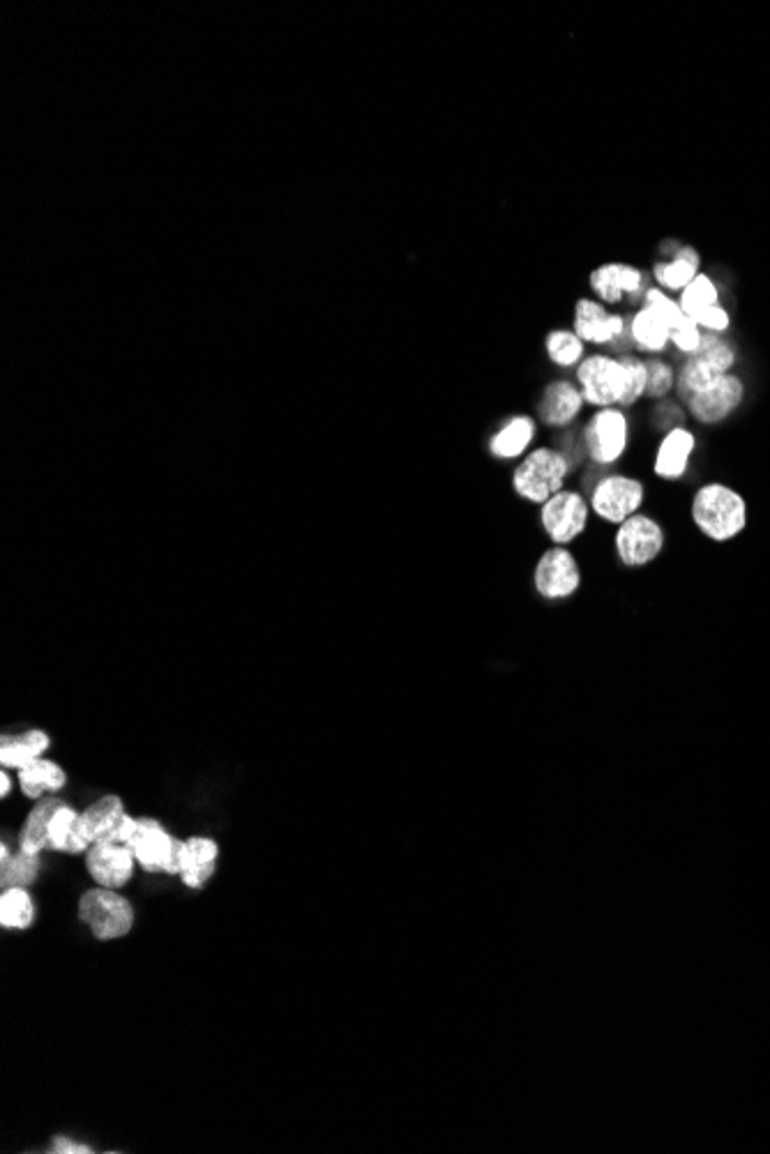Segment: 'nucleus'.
Listing matches in <instances>:
<instances>
[{
	"instance_id": "nucleus-2",
	"label": "nucleus",
	"mask_w": 770,
	"mask_h": 1154,
	"mask_svg": "<svg viewBox=\"0 0 770 1154\" xmlns=\"http://www.w3.org/2000/svg\"><path fill=\"white\" fill-rule=\"evenodd\" d=\"M572 470L575 466L559 447H533L512 470V491L530 505H545L565 489Z\"/></svg>"
},
{
	"instance_id": "nucleus-30",
	"label": "nucleus",
	"mask_w": 770,
	"mask_h": 1154,
	"mask_svg": "<svg viewBox=\"0 0 770 1154\" xmlns=\"http://www.w3.org/2000/svg\"><path fill=\"white\" fill-rule=\"evenodd\" d=\"M718 376L713 369H710V365L704 360L701 355H689L687 360L683 363L679 376H676V388H679V396L685 402L689 400V396H695L699 392H704L706 388L713 385L718 381Z\"/></svg>"
},
{
	"instance_id": "nucleus-18",
	"label": "nucleus",
	"mask_w": 770,
	"mask_h": 1154,
	"mask_svg": "<svg viewBox=\"0 0 770 1154\" xmlns=\"http://www.w3.org/2000/svg\"><path fill=\"white\" fill-rule=\"evenodd\" d=\"M538 438V420L530 415H512L489 438V454L493 459L512 462L524 459Z\"/></svg>"
},
{
	"instance_id": "nucleus-15",
	"label": "nucleus",
	"mask_w": 770,
	"mask_h": 1154,
	"mask_svg": "<svg viewBox=\"0 0 770 1154\" xmlns=\"http://www.w3.org/2000/svg\"><path fill=\"white\" fill-rule=\"evenodd\" d=\"M584 396L575 381H551L538 402V420L549 429H570L584 413Z\"/></svg>"
},
{
	"instance_id": "nucleus-6",
	"label": "nucleus",
	"mask_w": 770,
	"mask_h": 1154,
	"mask_svg": "<svg viewBox=\"0 0 770 1154\" xmlns=\"http://www.w3.org/2000/svg\"><path fill=\"white\" fill-rule=\"evenodd\" d=\"M667 547L664 526L650 514H635L614 528V553L623 567L641 569L653 565Z\"/></svg>"
},
{
	"instance_id": "nucleus-10",
	"label": "nucleus",
	"mask_w": 770,
	"mask_h": 1154,
	"mask_svg": "<svg viewBox=\"0 0 770 1154\" xmlns=\"http://www.w3.org/2000/svg\"><path fill=\"white\" fill-rule=\"evenodd\" d=\"M78 918L88 924L95 938L113 941L127 936L134 924V910L121 894L100 887L84 894L82 904H78Z\"/></svg>"
},
{
	"instance_id": "nucleus-7",
	"label": "nucleus",
	"mask_w": 770,
	"mask_h": 1154,
	"mask_svg": "<svg viewBox=\"0 0 770 1154\" xmlns=\"http://www.w3.org/2000/svg\"><path fill=\"white\" fill-rule=\"evenodd\" d=\"M630 318L632 314H614L594 297H579L575 303V330L586 346H611L619 355L630 353Z\"/></svg>"
},
{
	"instance_id": "nucleus-9",
	"label": "nucleus",
	"mask_w": 770,
	"mask_h": 1154,
	"mask_svg": "<svg viewBox=\"0 0 770 1154\" xmlns=\"http://www.w3.org/2000/svg\"><path fill=\"white\" fill-rule=\"evenodd\" d=\"M584 574L570 547H549L533 567V588L547 602H565L582 590Z\"/></svg>"
},
{
	"instance_id": "nucleus-32",
	"label": "nucleus",
	"mask_w": 770,
	"mask_h": 1154,
	"mask_svg": "<svg viewBox=\"0 0 770 1154\" xmlns=\"http://www.w3.org/2000/svg\"><path fill=\"white\" fill-rule=\"evenodd\" d=\"M619 360L623 363V367L627 371V392H625L619 408L627 410L635 404H639L646 396L648 369H646V360H641V357H637L635 353H623V355H619Z\"/></svg>"
},
{
	"instance_id": "nucleus-11",
	"label": "nucleus",
	"mask_w": 770,
	"mask_h": 1154,
	"mask_svg": "<svg viewBox=\"0 0 770 1154\" xmlns=\"http://www.w3.org/2000/svg\"><path fill=\"white\" fill-rule=\"evenodd\" d=\"M183 844L185 842L171 837V834L155 819H139L132 839L127 842V848L132 850L134 860L139 862L146 871L181 875Z\"/></svg>"
},
{
	"instance_id": "nucleus-27",
	"label": "nucleus",
	"mask_w": 770,
	"mask_h": 1154,
	"mask_svg": "<svg viewBox=\"0 0 770 1154\" xmlns=\"http://www.w3.org/2000/svg\"><path fill=\"white\" fill-rule=\"evenodd\" d=\"M37 869H39L37 855L26 852V850H19L12 855L8 846H0V885H3V889L30 885L35 881Z\"/></svg>"
},
{
	"instance_id": "nucleus-17",
	"label": "nucleus",
	"mask_w": 770,
	"mask_h": 1154,
	"mask_svg": "<svg viewBox=\"0 0 770 1154\" xmlns=\"http://www.w3.org/2000/svg\"><path fill=\"white\" fill-rule=\"evenodd\" d=\"M134 855L125 844L100 842L93 844L86 855V867L93 879L102 887L118 889L130 883L134 871Z\"/></svg>"
},
{
	"instance_id": "nucleus-3",
	"label": "nucleus",
	"mask_w": 770,
	"mask_h": 1154,
	"mask_svg": "<svg viewBox=\"0 0 770 1154\" xmlns=\"http://www.w3.org/2000/svg\"><path fill=\"white\" fill-rule=\"evenodd\" d=\"M632 438L630 417L623 408H598L582 427V443L596 468L616 466L627 454Z\"/></svg>"
},
{
	"instance_id": "nucleus-23",
	"label": "nucleus",
	"mask_w": 770,
	"mask_h": 1154,
	"mask_svg": "<svg viewBox=\"0 0 770 1154\" xmlns=\"http://www.w3.org/2000/svg\"><path fill=\"white\" fill-rule=\"evenodd\" d=\"M65 782L68 777L63 768L47 759H37L28 768L19 770V788H22V793L30 800H42L45 795L58 793L65 788Z\"/></svg>"
},
{
	"instance_id": "nucleus-33",
	"label": "nucleus",
	"mask_w": 770,
	"mask_h": 1154,
	"mask_svg": "<svg viewBox=\"0 0 770 1154\" xmlns=\"http://www.w3.org/2000/svg\"><path fill=\"white\" fill-rule=\"evenodd\" d=\"M648 369V383H646V396L653 402H662L669 396V392L676 388V371L662 357H648L646 360Z\"/></svg>"
},
{
	"instance_id": "nucleus-14",
	"label": "nucleus",
	"mask_w": 770,
	"mask_h": 1154,
	"mask_svg": "<svg viewBox=\"0 0 770 1154\" xmlns=\"http://www.w3.org/2000/svg\"><path fill=\"white\" fill-rule=\"evenodd\" d=\"M588 286L607 307L621 305L627 297L630 305H641L646 295V274L632 263L611 261L598 266L588 274Z\"/></svg>"
},
{
	"instance_id": "nucleus-31",
	"label": "nucleus",
	"mask_w": 770,
	"mask_h": 1154,
	"mask_svg": "<svg viewBox=\"0 0 770 1154\" xmlns=\"http://www.w3.org/2000/svg\"><path fill=\"white\" fill-rule=\"evenodd\" d=\"M704 360L710 365V369H713L716 373H732L734 367H736V348L729 344L726 340H722V334H713V332H704L701 336V346H699V353Z\"/></svg>"
},
{
	"instance_id": "nucleus-13",
	"label": "nucleus",
	"mask_w": 770,
	"mask_h": 1154,
	"mask_svg": "<svg viewBox=\"0 0 770 1154\" xmlns=\"http://www.w3.org/2000/svg\"><path fill=\"white\" fill-rule=\"evenodd\" d=\"M745 402L743 378L732 373L718 376V381L704 392L685 400V408L695 422L704 427H716L726 422Z\"/></svg>"
},
{
	"instance_id": "nucleus-12",
	"label": "nucleus",
	"mask_w": 770,
	"mask_h": 1154,
	"mask_svg": "<svg viewBox=\"0 0 770 1154\" xmlns=\"http://www.w3.org/2000/svg\"><path fill=\"white\" fill-rule=\"evenodd\" d=\"M139 819H132L118 795H105L78 815V832L93 846L100 842L125 844L132 839Z\"/></svg>"
},
{
	"instance_id": "nucleus-29",
	"label": "nucleus",
	"mask_w": 770,
	"mask_h": 1154,
	"mask_svg": "<svg viewBox=\"0 0 770 1154\" xmlns=\"http://www.w3.org/2000/svg\"><path fill=\"white\" fill-rule=\"evenodd\" d=\"M35 920V906L26 887H8L0 897V924L5 929H28Z\"/></svg>"
},
{
	"instance_id": "nucleus-5",
	"label": "nucleus",
	"mask_w": 770,
	"mask_h": 1154,
	"mask_svg": "<svg viewBox=\"0 0 770 1154\" xmlns=\"http://www.w3.org/2000/svg\"><path fill=\"white\" fill-rule=\"evenodd\" d=\"M575 383L588 406L611 408L621 406L627 392V371L616 355L590 353L575 371Z\"/></svg>"
},
{
	"instance_id": "nucleus-24",
	"label": "nucleus",
	"mask_w": 770,
	"mask_h": 1154,
	"mask_svg": "<svg viewBox=\"0 0 770 1154\" xmlns=\"http://www.w3.org/2000/svg\"><path fill=\"white\" fill-rule=\"evenodd\" d=\"M78 813L74 807L61 800L49 823V848L61 852H86L90 844L78 832Z\"/></svg>"
},
{
	"instance_id": "nucleus-37",
	"label": "nucleus",
	"mask_w": 770,
	"mask_h": 1154,
	"mask_svg": "<svg viewBox=\"0 0 770 1154\" xmlns=\"http://www.w3.org/2000/svg\"><path fill=\"white\" fill-rule=\"evenodd\" d=\"M51 1152H56V1154H88L93 1150L88 1145L74 1143L70 1139H56L53 1145H51Z\"/></svg>"
},
{
	"instance_id": "nucleus-38",
	"label": "nucleus",
	"mask_w": 770,
	"mask_h": 1154,
	"mask_svg": "<svg viewBox=\"0 0 770 1154\" xmlns=\"http://www.w3.org/2000/svg\"><path fill=\"white\" fill-rule=\"evenodd\" d=\"M10 788H12V779H10V774L3 770L0 772V798H8Z\"/></svg>"
},
{
	"instance_id": "nucleus-34",
	"label": "nucleus",
	"mask_w": 770,
	"mask_h": 1154,
	"mask_svg": "<svg viewBox=\"0 0 770 1154\" xmlns=\"http://www.w3.org/2000/svg\"><path fill=\"white\" fill-rule=\"evenodd\" d=\"M641 307L650 309L653 314H658L662 321L669 326V330L674 332L683 321H685V314L679 305V300H674V297H669L667 291H662L660 286H648L646 288V295H644V303Z\"/></svg>"
},
{
	"instance_id": "nucleus-4",
	"label": "nucleus",
	"mask_w": 770,
	"mask_h": 1154,
	"mask_svg": "<svg viewBox=\"0 0 770 1154\" xmlns=\"http://www.w3.org/2000/svg\"><path fill=\"white\" fill-rule=\"evenodd\" d=\"M646 493L648 489L639 477L625 472H609L590 487L588 505L596 519H600L604 526L616 528L627 521L630 516L641 512V507L646 505Z\"/></svg>"
},
{
	"instance_id": "nucleus-36",
	"label": "nucleus",
	"mask_w": 770,
	"mask_h": 1154,
	"mask_svg": "<svg viewBox=\"0 0 770 1154\" xmlns=\"http://www.w3.org/2000/svg\"><path fill=\"white\" fill-rule=\"evenodd\" d=\"M695 323L704 330V332H713V334H724L729 328H732V316H729V311L722 307V305H716L706 309L701 316L695 318Z\"/></svg>"
},
{
	"instance_id": "nucleus-19",
	"label": "nucleus",
	"mask_w": 770,
	"mask_h": 1154,
	"mask_svg": "<svg viewBox=\"0 0 770 1154\" xmlns=\"http://www.w3.org/2000/svg\"><path fill=\"white\" fill-rule=\"evenodd\" d=\"M701 268V256L695 247L683 245L679 254L669 261L653 263V280L662 291L681 293L685 286L693 284Z\"/></svg>"
},
{
	"instance_id": "nucleus-1",
	"label": "nucleus",
	"mask_w": 770,
	"mask_h": 1154,
	"mask_svg": "<svg viewBox=\"0 0 770 1154\" xmlns=\"http://www.w3.org/2000/svg\"><path fill=\"white\" fill-rule=\"evenodd\" d=\"M689 519L706 540L729 544L745 532L749 510L738 489L724 482H706L689 501Z\"/></svg>"
},
{
	"instance_id": "nucleus-28",
	"label": "nucleus",
	"mask_w": 770,
	"mask_h": 1154,
	"mask_svg": "<svg viewBox=\"0 0 770 1154\" xmlns=\"http://www.w3.org/2000/svg\"><path fill=\"white\" fill-rule=\"evenodd\" d=\"M679 305L683 309V314L687 318H695L701 316L706 309L720 305V291H718V284L710 280L708 274L699 272L693 284L685 286L681 293H679Z\"/></svg>"
},
{
	"instance_id": "nucleus-20",
	"label": "nucleus",
	"mask_w": 770,
	"mask_h": 1154,
	"mask_svg": "<svg viewBox=\"0 0 770 1154\" xmlns=\"http://www.w3.org/2000/svg\"><path fill=\"white\" fill-rule=\"evenodd\" d=\"M49 747H51V738L45 731H39V728L26 731L22 735H14V738L5 735V738L0 740V765H3L5 770H10V768L24 770L30 763H35L37 759H42V753Z\"/></svg>"
},
{
	"instance_id": "nucleus-25",
	"label": "nucleus",
	"mask_w": 770,
	"mask_h": 1154,
	"mask_svg": "<svg viewBox=\"0 0 770 1154\" xmlns=\"http://www.w3.org/2000/svg\"><path fill=\"white\" fill-rule=\"evenodd\" d=\"M58 805H61L58 798H47V800H39L30 809L26 825L22 830V839H19V848L33 852V855H39L49 848V823Z\"/></svg>"
},
{
	"instance_id": "nucleus-35",
	"label": "nucleus",
	"mask_w": 770,
	"mask_h": 1154,
	"mask_svg": "<svg viewBox=\"0 0 770 1154\" xmlns=\"http://www.w3.org/2000/svg\"><path fill=\"white\" fill-rule=\"evenodd\" d=\"M701 336H704V330L693 321V318H685V321L674 332H671V344H674L676 351L683 355H697L701 346Z\"/></svg>"
},
{
	"instance_id": "nucleus-21",
	"label": "nucleus",
	"mask_w": 770,
	"mask_h": 1154,
	"mask_svg": "<svg viewBox=\"0 0 770 1154\" xmlns=\"http://www.w3.org/2000/svg\"><path fill=\"white\" fill-rule=\"evenodd\" d=\"M220 848L208 837H192L183 844V869L181 879L187 887L199 889L215 873V862Z\"/></svg>"
},
{
	"instance_id": "nucleus-8",
	"label": "nucleus",
	"mask_w": 770,
	"mask_h": 1154,
	"mask_svg": "<svg viewBox=\"0 0 770 1154\" xmlns=\"http://www.w3.org/2000/svg\"><path fill=\"white\" fill-rule=\"evenodd\" d=\"M588 499L577 489H563L540 505V526L554 547H572L590 526Z\"/></svg>"
},
{
	"instance_id": "nucleus-16",
	"label": "nucleus",
	"mask_w": 770,
	"mask_h": 1154,
	"mask_svg": "<svg viewBox=\"0 0 770 1154\" xmlns=\"http://www.w3.org/2000/svg\"><path fill=\"white\" fill-rule=\"evenodd\" d=\"M697 452V435L687 427L679 425L669 429L653 454V475L662 482H679L687 475L689 462Z\"/></svg>"
},
{
	"instance_id": "nucleus-26",
	"label": "nucleus",
	"mask_w": 770,
	"mask_h": 1154,
	"mask_svg": "<svg viewBox=\"0 0 770 1154\" xmlns=\"http://www.w3.org/2000/svg\"><path fill=\"white\" fill-rule=\"evenodd\" d=\"M545 353L554 367L577 369L586 357V344L579 340L575 330L559 328L545 336Z\"/></svg>"
},
{
	"instance_id": "nucleus-22",
	"label": "nucleus",
	"mask_w": 770,
	"mask_h": 1154,
	"mask_svg": "<svg viewBox=\"0 0 770 1154\" xmlns=\"http://www.w3.org/2000/svg\"><path fill=\"white\" fill-rule=\"evenodd\" d=\"M632 346L646 355H660L671 344V330L658 314L639 307L630 318Z\"/></svg>"
}]
</instances>
